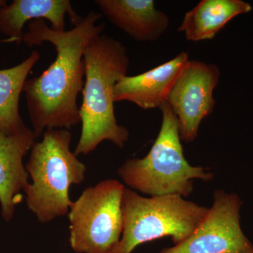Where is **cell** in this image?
<instances>
[{
    "instance_id": "cell-10",
    "label": "cell",
    "mask_w": 253,
    "mask_h": 253,
    "mask_svg": "<svg viewBox=\"0 0 253 253\" xmlns=\"http://www.w3.org/2000/svg\"><path fill=\"white\" fill-rule=\"evenodd\" d=\"M36 139L34 131L28 127L10 135L0 132V204L1 216L6 221L14 217L21 191L29 184L23 158Z\"/></svg>"
},
{
    "instance_id": "cell-3",
    "label": "cell",
    "mask_w": 253,
    "mask_h": 253,
    "mask_svg": "<svg viewBox=\"0 0 253 253\" xmlns=\"http://www.w3.org/2000/svg\"><path fill=\"white\" fill-rule=\"evenodd\" d=\"M42 136L26 165L32 182L23 192L28 209L46 224L68 214L73 204L70 187L84 181L86 168L70 149L72 134L68 129H46Z\"/></svg>"
},
{
    "instance_id": "cell-9",
    "label": "cell",
    "mask_w": 253,
    "mask_h": 253,
    "mask_svg": "<svg viewBox=\"0 0 253 253\" xmlns=\"http://www.w3.org/2000/svg\"><path fill=\"white\" fill-rule=\"evenodd\" d=\"M189 61L188 53L181 51L174 59L146 72L124 76L113 88V101H129L144 110L160 109Z\"/></svg>"
},
{
    "instance_id": "cell-1",
    "label": "cell",
    "mask_w": 253,
    "mask_h": 253,
    "mask_svg": "<svg viewBox=\"0 0 253 253\" xmlns=\"http://www.w3.org/2000/svg\"><path fill=\"white\" fill-rule=\"evenodd\" d=\"M101 13L89 11L70 31L53 30L44 20L31 21L22 42L28 47L49 42L56 56L40 76L28 79L23 86L28 114L36 138L46 129H66L81 123L78 97L83 91L86 46L94 37L102 34L106 26L97 23Z\"/></svg>"
},
{
    "instance_id": "cell-11",
    "label": "cell",
    "mask_w": 253,
    "mask_h": 253,
    "mask_svg": "<svg viewBox=\"0 0 253 253\" xmlns=\"http://www.w3.org/2000/svg\"><path fill=\"white\" fill-rule=\"evenodd\" d=\"M101 14L141 42H154L167 31L169 18L154 0H95Z\"/></svg>"
},
{
    "instance_id": "cell-2",
    "label": "cell",
    "mask_w": 253,
    "mask_h": 253,
    "mask_svg": "<svg viewBox=\"0 0 253 253\" xmlns=\"http://www.w3.org/2000/svg\"><path fill=\"white\" fill-rule=\"evenodd\" d=\"M84 61L85 81L80 107L81 135L74 154L85 156L104 141L123 149L129 131L118 123L113 94L118 82L127 76L130 61L126 46L111 37L100 34L86 46Z\"/></svg>"
},
{
    "instance_id": "cell-13",
    "label": "cell",
    "mask_w": 253,
    "mask_h": 253,
    "mask_svg": "<svg viewBox=\"0 0 253 253\" xmlns=\"http://www.w3.org/2000/svg\"><path fill=\"white\" fill-rule=\"evenodd\" d=\"M251 10L241 0H201L184 15L178 31L189 41L212 40L233 18Z\"/></svg>"
},
{
    "instance_id": "cell-14",
    "label": "cell",
    "mask_w": 253,
    "mask_h": 253,
    "mask_svg": "<svg viewBox=\"0 0 253 253\" xmlns=\"http://www.w3.org/2000/svg\"><path fill=\"white\" fill-rule=\"evenodd\" d=\"M40 57V53L35 50L19 64L0 70V132L10 135L27 129L19 113L20 96Z\"/></svg>"
},
{
    "instance_id": "cell-15",
    "label": "cell",
    "mask_w": 253,
    "mask_h": 253,
    "mask_svg": "<svg viewBox=\"0 0 253 253\" xmlns=\"http://www.w3.org/2000/svg\"><path fill=\"white\" fill-rule=\"evenodd\" d=\"M6 5H7L6 1H4V0H0V9H1V8L4 7Z\"/></svg>"
},
{
    "instance_id": "cell-8",
    "label": "cell",
    "mask_w": 253,
    "mask_h": 253,
    "mask_svg": "<svg viewBox=\"0 0 253 253\" xmlns=\"http://www.w3.org/2000/svg\"><path fill=\"white\" fill-rule=\"evenodd\" d=\"M220 76L215 64L189 59L176 78L166 101L177 118L181 141L197 138L201 123L215 106L213 94Z\"/></svg>"
},
{
    "instance_id": "cell-7",
    "label": "cell",
    "mask_w": 253,
    "mask_h": 253,
    "mask_svg": "<svg viewBox=\"0 0 253 253\" xmlns=\"http://www.w3.org/2000/svg\"><path fill=\"white\" fill-rule=\"evenodd\" d=\"M212 207L186 240L159 253H253V245L240 224L243 202L235 194L214 193Z\"/></svg>"
},
{
    "instance_id": "cell-6",
    "label": "cell",
    "mask_w": 253,
    "mask_h": 253,
    "mask_svg": "<svg viewBox=\"0 0 253 253\" xmlns=\"http://www.w3.org/2000/svg\"><path fill=\"white\" fill-rule=\"evenodd\" d=\"M125 186L116 179L86 188L68 212L69 243L77 253H115L123 234Z\"/></svg>"
},
{
    "instance_id": "cell-5",
    "label": "cell",
    "mask_w": 253,
    "mask_h": 253,
    "mask_svg": "<svg viewBox=\"0 0 253 253\" xmlns=\"http://www.w3.org/2000/svg\"><path fill=\"white\" fill-rule=\"evenodd\" d=\"M208 210L179 195L146 198L125 186L123 234L115 253H131L139 245L166 236L174 245L180 244L201 224Z\"/></svg>"
},
{
    "instance_id": "cell-4",
    "label": "cell",
    "mask_w": 253,
    "mask_h": 253,
    "mask_svg": "<svg viewBox=\"0 0 253 253\" xmlns=\"http://www.w3.org/2000/svg\"><path fill=\"white\" fill-rule=\"evenodd\" d=\"M161 129L149 154L143 158L126 160L118 169L129 189L151 196L179 195L187 197L196 179L209 181L214 174L208 168L193 166L183 152L177 118L167 101L160 107Z\"/></svg>"
},
{
    "instance_id": "cell-12",
    "label": "cell",
    "mask_w": 253,
    "mask_h": 253,
    "mask_svg": "<svg viewBox=\"0 0 253 253\" xmlns=\"http://www.w3.org/2000/svg\"><path fill=\"white\" fill-rule=\"evenodd\" d=\"M66 16L74 26L83 18L74 11L69 0H14L0 9V33L9 41L21 42L28 21L47 20L53 30L62 32L66 31Z\"/></svg>"
}]
</instances>
